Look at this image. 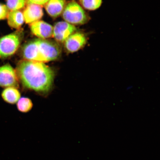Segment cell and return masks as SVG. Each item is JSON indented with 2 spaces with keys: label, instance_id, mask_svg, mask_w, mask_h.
Returning a JSON list of instances; mask_svg holds the SVG:
<instances>
[{
  "label": "cell",
  "instance_id": "6da1fadb",
  "mask_svg": "<svg viewBox=\"0 0 160 160\" xmlns=\"http://www.w3.org/2000/svg\"><path fill=\"white\" fill-rule=\"evenodd\" d=\"M15 71L18 79L28 89L45 93L52 87L54 72L44 63L24 60L18 63Z\"/></svg>",
  "mask_w": 160,
  "mask_h": 160
},
{
  "label": "cell",
  "instance_id": "7a4b0ae2",
  "mask_svg": "<svg viewBox=\"0 0 160 160\" xmlns=\"http://www.w3.org/2000/svg\"><path fill=\"white\" fill-rule=\"evenodd\" d=\"M62 13L63 18L65 22L73 25L84 24L90 19L81 6L75 1L68 4Z\"/></svg>",
  "mask_w": 160,
  "mask_h": 160
},
{
  "label": "cell",
  "instance_id": "3957f363",
  "mask_svg": "<svg viewBox=\"0 0 160 160\" xmlns=\"http://www.w3.org/2000/svg\"><path fill=\"white\" fill-rule=\"evenodd\" d=\"M21 35L16 32L0 39V59L8 58L14 55L19 47Z\"/></svg>",
  "mask_w": 160,
  "mask_h": 160
},
{
  "label": "cell",
  "instance_id": "277c9868",
  "mask_svg": "<svg viewBox=\"0 0 160 160\" xmlns=\"http://www.w3.org/2000/svg\"><path fill=\"white\" fill-rule=\"evenodd\" d=\"M42 62L58 59L61 53L59 46L54 42L43 39H36Z\"/></svg>",
  "mask_w": 160,
  "mask_h": 160
},
{
  "label": "cell",
  "instance_id": "5b68a950",
  "mask_svg": "<svg viewBox=\"0 0 160 160\" xmlns=\"http://www.w3.org/2000/svg\"><path fill=\"white\" fill-rule=\"evenodd\" d=\"M18 81L15 70L9 64L0 67V87L17 88Z\"/></svg>",
  "mask_w": 160,
  "mask_h": 160
},
{
  "label": "cell",
  "instance_id": "8992f818",
  "mask_svg": "<svg viewBox=\"0 0 160 160\" xmlns=\"http://www.w3.org/2000/svg\"><path fill=\"white\" fill-rule=\"evenodd\" d=\"M77 30L74 25L67 22H58L53 27V37L59 42H64L69 36L75 33Z\"/></svg>",
  "mask_w": 160,
  "mask_h": 160
},
{
  "label": "cell",
  "instance_id": "52a82bcc",
  "mask_svg": "<svg viewBox=\"0 0 160 160\" xmlns=\"http://www.w3.org/2000/svg\"><path fill=\"white\" fill-rule=\"evenodd\" d=\"M87 42L84 34L75 32L65 41V48L69 53L76 52L85 47Z\"/></svg>",
  "mask_w": 160,
  "mask_h": 160
},
{
  "label": "cell",
  "instance_id": "ba28073f",
  "mask_svg": "<svg viewBox=\"0 0 160 160\" xmlns=\"http://www.w3.org/2000/svg\"><path fill=\"white\" fill-rule=\"evenodd\" d=\"M30 29L33 34L39 39H46L53 37V27L42 21H38L30 24Z\"/></svg>",
  "mask_w": 160,
  "mask_h": 160
},
{
  "label": "cell",
  "instance_id": "9c48e42d",
  "mask_svg": "<svg viewBox=\"0 0 160 160\" xmlns=\"http://www.w3.org/2000/svg\"><path fill=\"white\" fill-rule=\"evenodd\" d=\"M23 14L25 23L30 24L39 21L43 16V12L41 6L28 4L24 10Z\"/></svg>",
  "mask_w": 160,
  "mask_h": 160
},
{
  "label": "cell",
  "instance_id": "30bf717a",
  "mask_svg": "<svg viewBox=\"0 0 160 160\" xmlns=\"http://www.w3.org/2000/svg\"><path fill=\"white\" fill-rule=\"evenodd\" d=\"M22 55L25 60L42 62L36 39L28 42L23 46Z\"/></svg>",
  "mask_w": 160,
  "mask_h": 160
},
{
  "label": "cell",
  "instance_id": "8fae6325",
  "mask_svg": "<svg viewBox=\"0 0 160 160\" xmlns=\"http://www.w3.org/2000/svg\"><path fill=\"white\" fill-rule=\"evenodd\" d=\"M65 0H49L45 4L46 11L52 17H58L65 8Z\"/></svg>",
  "mask_w": 160,
  "mask_h": 160
},
{
  "label": "cell",
  "instance_id": "7c38bea8",
  "mask_svg": "<svg viewBox=\"0 0 160 160\" xmlns=\"http://www.w3.org/2000/svg\"><path fill=\"white\" fill-rule=\"evenodd\" d=\"M7 18L9 27L17 29L21 28L25 22L23 13L20 10L10 11Z\"/></svg>",
  "mask_w": 160,
  "mask_h": 160
},
{
  "label": "cell",
  "instance_id": "4fadbf2b",
  "mask_svg": "<svg viewBox=\"0 0 160 160\" xmlns=\"http://www.w3.org/2000/svg\"><path fill=\"white\" fill-rule=\"evenodd\" d=\"M2 97L6 102L11 104L17 103L21 98V93L17 88H6L2 92Z\"/></svg>",
  "mask_w": 160,
  "mask_h": 160
},
{
  "label": "cell",
  "instance_id": "5bb4252c",
  "mask_svg": "<svg viewBox=\"0 0 160 160\" xmlns=\"http://www.w3.org/2000/svg\"><path fill=\"white\" fill-rule=\"evenodd\" d=\"M18 109L22 113H27L33 107V103L31 100L27 98H22L17 102Z\"/></svg>",
  "mask_w": 160,
  "mask_h": 160
},
{
  "label": "cell",
  "instance_id": "9a60e30c",
  "mask_svg": "<svg viewBox=\"0 0 160 160\" xmlns=\"http://www.w3.org/2000/svg\"><path fill=\"white\" fill-rule=\"evenodd\" d=\"M82 7L89 11H94L101 7L102 0H80Z\"/></svg>",
  "mask_w": 160,
  "mask_h": 160
},
{
  "label": "cell",
  "instance_id": "2e32d148",
  "mask_svg": "<svg viewBox=\"0 0 160 160\" xmlns=\"http://www.w3.org/2000/svg\"><path fill=\"white\" fill-rule=\"evenodd\" d=\"M26 0H7V6L10 11H19L25 7Z\"/></svg>",
  "mask_w": 160,
  "mask_h": 160
},
{
  "label": "cell",
  "instance_id": "e0dca14e",
  "mask_svg": "<svg viewBox=\"0 0 160 160\" xmlns=\"http://www.w3.org/2000/svg\"><path fill=\"white\" fill-rule=\"evenodd\" d=\"M9 11L7 6L0 3V21L7 18Z\"/></svg>",
  "mask_w": 160,
  "mask_h": 160
},
{
  "label": "cell",
  "instance_id": "ac0fdd59",
  "mask_svg": "<svg viewBox=\"0 0 160 160\" xmlns=\"http://www.w3.org/2000/svg\"><path fill=\"white\" fill-rule=\"evenodd\" d=\"M49 0H27L28 4H34L40 6L45 5Z\"/></svg>",
  "mask_w": 160,
  "mask_h": 160
}]
</instances>
